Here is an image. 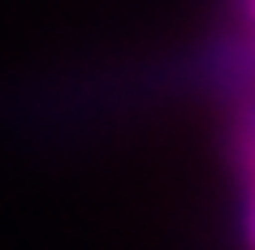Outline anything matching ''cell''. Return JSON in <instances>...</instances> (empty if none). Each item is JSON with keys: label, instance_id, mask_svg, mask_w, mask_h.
Returning a JSON list of instances; mask_svg holds the SVG:
<instances>
[{"label": "cell", "instance_id": "1", "mask_svg": "<svg viewBox=\"0 0 255 250\" xmlns=\"http://www.w3.org/2000/svg\"><path fill=\"white\" fill-rule=\"evenodd\" d=\"M229 13H234L238 35L247 39V48H251V56H255V0H229Z\"/></svg>", "mask_w": 255, "mask_h": 250}]
</instances>
